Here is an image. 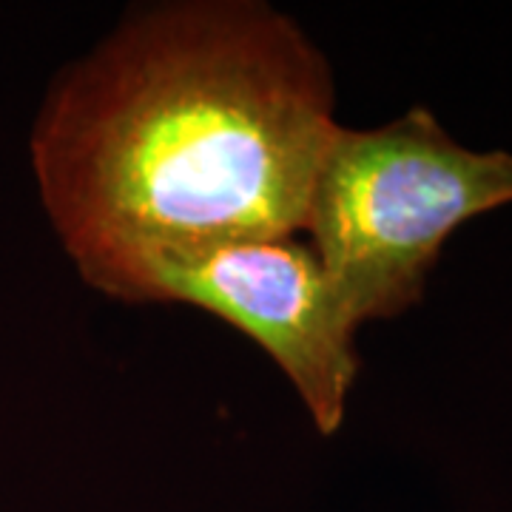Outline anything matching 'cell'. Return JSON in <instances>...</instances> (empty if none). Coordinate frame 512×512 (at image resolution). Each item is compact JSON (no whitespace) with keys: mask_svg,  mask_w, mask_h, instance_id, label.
Instances as JSON below:
<instances>
[{"mask_svg":"<svg viewBox=\"0 0 512 512\" xmlns=\"http://www.w3.org/2000/svg\"><path fill=\"white\" fill-rule=\"evenodd\" d=\"M328 60L262 3H174L128 23L60 86L37 140L86 282L126 299L168 251L305 234L336 134Z\"/></svg>","mask_w":512,"mask_h":512,"instance_id":"6da1fadb","label":"cell"},{"mask_svg":"<svg viewBox=\"0 0 512 512\" xmlns=\"http://www.w3.org/2000/svg\"><path fill=\"white\" fill-rule=\"evenodd\" d=\"M512 202V151L456 143L427 109L339 126L313 180L305 239L359 330L413 308L458 225Z\"/></svg>","mask_w":512,"mask_h":512,"instance_id":"7a4b0ae2","label":"cell"},{"mask_svg":"<svg viewBox=\"0 0 512 512\" xmlns=\"http://www.w3.org/2000/svg\"><path fill=\"white\" fill-rule=\"evenodd\" d=\"M126 302H183L220 316L274 359L322 436L342 427L359 373L356 328L302 234L151 256Z\"/></svg>","mask_w":512,"mask_h":512,"instance_id":"3957f363","label":"cell"}]
</instances>
